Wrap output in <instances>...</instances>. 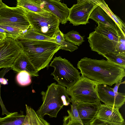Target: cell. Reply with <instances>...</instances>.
<instances>
[{
	"mask_svg": "<svg viewBox=\"0 0 125 125\" xmlns=\"http://www.w3.org/2000/svg\"><path fill=\"white\" fill-rule=\"evenodd\" d=\"M59 45L60 47V49L69 51L71 52H73L78 48L77 46L72 43L66 41L65 40L62 41Z\"/></svg>",
	"mask_w": 125,
	"mask_h": 125,
	"instance_id": "obj_29",
	"label": "cell"
},
{
	"mask_svg": "<svg viewBox=\"0 0 125 125\" xmlns=\"http://www.w3.org/2000/svg\"><path fill=\"white\" fill-rule=\"evenodd\" d=\"M77 67L82 76L99 84L111 86L122 82L125 76V67L104 59L97 60L84 57L78 61Z\"/></svg>",
	"mask_w": 125,
	"mask_h": 125,
	"instance_id": "obj_1",
	"label": "cell"
},
{
	"mask_svg": "<svg viewBox=\"0 0 125 125\" xmlns=\"http://www.w3.org/2000/svg\"><path fill=\"white\" fill-rule=\"evenodd\" d=\"M11 68L18 73L22 71L26 72L31 76H39L38 72L36 71L28 56L22 51L15 60Z\"/></svg>",
	"mask_w": 125,
	"mask_h": 125,
	"instance_id": "obj_15",
	"label": "cell"
},
{
	"mask_svg": "<svg viewBox=\"0 0 125 125\" xmlns=\"http://www.w3.org/2000/svg\"><path fill=\"white\" fill-rule=\"evenodd\" d=\"M125 83V81L123 82L120 83H115V85L113 89L114 93L115 94H117L118 93V89L119 85Z\"/></svg>",
	"mask_w": 125,
	"mask_h": 125,
	"instance_id": "obj_34",
	"label": "cell"
},
{
	"mask_svg": "<svg viewBox=\"0 0 125 125\" xmlns=\"http://www.w3.org/2000/svg\"><path fill=\"white\" fill-rule=\"evenodd\" d=\"M99 83L81 75L73 85L67 88V94L77 102L94 103L100 102L97 92Z\"/></svg>",
	"mask_w": 125,
	"mask_h": 125,
	"instance_id": "obj_5",
	"label": "cell"
},
{
	"mask_svg": "<svg viewBox=\"0 0 125 125\" xmlns=\"http://www.w3.org/2000/svg\"><path fill=\"white\" fill-rule=\"evenodd\" d=\"M65 40L74 45L79 46L84 41L83 37L76 31L73 30L63 34Z\"/></svg>",
	"mask_w": 125,
	"mask_h": 125,
	"instance_id": "obj_23",
	"label": "cell"
},
{
	"mask_svg": "<svg viewBox=\"0 0 125 125\" xmlns=\"http://www.w3.org/2000/svg\"><path fill=\"white\" fill-rule=\"evenodd\" d=\"M25 116L22 112L11 113L5 117H0V125H22Z\"/></svg>",
	"mask_w": 125,
	"mask_h": 125,
	"instance_id": "obj_20",
	"label": "cell"
},
{
	"mask_svg": "<svg viewBox=\"0 0 125 125\" xmlns=\"http://www.w3.org/2000/svg\"><path fill=\"white\" fill-rule=\"evenodd\" d=\"M90 19L112 28L117 33L118 28L115 22L98 5L92 11Z\"/></svg>",
	"mask_w": 125,
	"mask_h": 125,
	"instance_id": "obj_16",
	"label": "cell"
},
{
	"mask_svg": "<svg viewBox=\"0 0 125 125\" xmlns=\"http://www.w3.org/2000/svg\"><path fill=\"white\" fill-rule=\"evenodd\" d=\"M41 94L43 103L36 113L42 118L45 115L56 117L63 106H68L71 103L65 87L55 83L48 85L46 91H42Z\"/></svg>",
	"mask_w": 125,
	"mask_h": 125,
	"instance_id": "obj_3",
	"label": "cell"
},
{
	"mask_svg": "<svg viewBox=\"0 0 125 125\" xmlns=\"http://www.w3.org/2000/svg\"><path fill=\"white\" fill-rule=\"evenodd\" d=\"M23 11L30 24L31 29L38 33L54 39L60 23L56 16L47 11L37 13Z\"/></svg>",
	"mask_w": 125,
	"mask_h": 125,
	"instance_id": "obj_4",
	"label": "cell"
},
{
	"mask_svg": "<svg viewBox=\"0 0 125 125\" xmlns=\"http://www.w3.org/2000/svg\"><path fill=\"white\" fill-rule=\"evenodd\" d=\"M63 123L62 125H84L82 123L79 122H72L70 119L69 116L64 117Z\"/></svg>",
	"mask_w": 125,
	"mask_h": 125,
	"instance_id": "obj_31",
	"label": "cell"
},
{
	"mask_svg": "<svg viewBox=\"0 0 125 125\" xmlns=\"http://www.w3.org/2000/svg\"><path fill=\"white\" fill-rule=\"evenodd\" d=\"M117 33L118 42L114 53L125 56V35L118 28Z\"/></svg>",
	"mask_w": 125,
	"mask_h": 125,
	"instance_id": "obj_25",
	"label": "cell"
},
{
	"mask_svg": "<svg viewBox=\"0 0 125 125\" xmlns=\"http://www.w3.org/2000/svg\"><path fill=\"white\" fill-rule=\"evenodd\" d=\"M7 6L2 2V0H0V10L6 7Z\"/></svg>",
	"mask_w": 125,
	"mask_h": 125,
	"instance_id": "obj_36",
	"label": "cell"
},
{
	"mask_svg": "<svg viewBox=\"0 0 125 125\" xmlns=\"http://www.w3.org/2000/svg\"><path fill=\"white\" fill-rule=\"evenodd\" d=\"M76 103L79 116L82 123L83 125H89L96 117L101 104L100 102L94 103L76 102Z\"/></svg>",
	"mask_w": 125,
	"mask_h": 125,
	"instance_id": "obj_14",
	"label": "cell"
},
{
	"mask_svg": "<svg viewBox=\"0 0 125 125\" xmlns=\"http://www.w3.org/2000/svg\"><path fill=\"white\" fill-rule=\"evenodd\" d=\"M92 50L103 56L109 53H114L117 42L110 40L95 31L90 33L87 38Z\"/></svg>",
	"mask_w": 125,
	"mask_h": 125,
	"instance_id": "obj_10",
	"label": "cell"
},
{
	"mask_svg": "<svg viewBox=\"0 0 125 125\" xmlns=\"http://www.w3.org/2000/svg\"><path fill=\"white\" fill-rule=\"evenodd\" d=\"M17 1V6L23 10L37 13L46 11L42 6V0H18Z\"/></svg>",
	"mask_w": 125,
	"mask_h": 125,
	"instance_id": "obj_17",
	"label": "cell"
},
{
	"mask_svg": "<svg viewBox=\"0 0 125 125\" xmlns=\"http://www.w3.org/2000/svg\"><path fill=\"white\" fill-rule=\"evenodd\" d=\"M0 33L4 35L7 38H10L15 40L14 37L4 29L0 27Z\"/></svg>",
	"mask_w": 125,
	"mask_h": 125,
	"instance_id": "obj_33",
	"label": "cell"
},
{
	"mask_svg": "<svg viewBox=\"0 0 125 125\" xmlns=\"http://www.w3.org/2000/svg\"><path fill=\"white\" fill-rule=\"evenodd\" d=\"M6 38L4 35L0 33V45L4 42Z\"/></svg>",
	"mask_w": 125,
	"mask_h": 125,
	"instance_id": "obj_35",
	"label": "cell"
},
{
	"mask_svg": "<svg viewBox=\"0 0 125 125\" xmlns=\"http://www.w3.org/2000/svg\"><path fill=\"white\" fill-rule=\"evenodd\" d=\"M26 114L22 125H50L43 118L39 117L31 107L25 104Z\"/></svg>",
	"mask_w": 125,
	"mask_h": 125,
	"instance_id": "obj_18",
	"label": "cell"
},
{
	"mask_svg": "<svg viewBox=\"0 0 125 125\" xmlns=\"http://www.w3.org/2000/svg\"><path fill=\"white\" fill-rule=\"evenodd\" d=\"M98 26L94 29L95 31L109 39L118 42L117 33L112 28L103 24L97 23Z\"/></svg>",
	"mask_w": 125,
	"mask_h": 125,
	"instance_id": "obj_21",
	"label": "cell"
},
{
	"mask_svg": "<svg viewBox=\"0 0 125 125\" xmlns=\"http://www.w3.org/2000/svg\"><path fill=\"white\" fill-rule=\"evenodd\" d=\"M18 38L33 40L49 41L55 43L56 42L55 39L50 38L36 32L30 28L21 36Z\"/></svg>",
	"mask_w": 125,
	"mask_h": 125,
	"instance_id": "obj_22",
	"label": "cell"
},
{
	"mask_svg": "<svg viewBox=\"0 0 125 125\" xmlns=\"http://www.w3.org/2000/svg\"><path fill=\"white\" fill-rule=\"evenodd\" d=\"M97 92L100 101L105 105L119 109L125 104V94L118 92L115 94L113 88L106 85L99 84Z\"/></svg>",
	"mask_w": 125,
	"mask_h": 125,
	"instance_id": "obj_11",
	"label": "cell"
},
{
	"mask_svg": "<svg viewBox=\"0 0 125 125\" xmlns=\"http://www.w3.org/2000/svg\"><path fill=\"white\" fill-rule=\"evenodd\" d=\"M54 39L56 40L55 43L59 45L62 41L65 40L63 34L60 31L59 28L56 34Z\"/></svg>",
	"mask_w": 125,
	"mask_h": 125,
	"instance_id": "obj_30",
	"label": "cell"
},
{
	"mask_svg": "<svg viewBox=\"0 0 125 125\" xmlns=\"http://www.w3.org/2000/svg\"><path fill=\"white\" fill-rule=\"evenodd\" d=\"M0 25L16 28L25 32L30 28L24 11L17 6H7L0 10Z\"/></svg>",
	"mask_w": 125,
	"mask_h": 125,
	"instance_id": "obj_7",
	"label": "cell"
},
{
	"mask_svg": "<svg viewBox=\"0 0 125 125\" xmlns=\"http://www.w3.org/2000/svg\"><path fill=\"white\" fill-rule=\"evenodd\" d=\"M15 40L38 72L48 68L54 55L60 49V45L51 42L20 38Z\"/></svg>",
	"mask_w": 125,
	"mask_h": 125,
	"instance_id": "obj_2",
	"label": "cell"
},
{
	"mask_svg": "<svg viewBox=\"0 0 125 125\" xmlns=\"http://www.w3.org/2000/svg\"><path fill=\"white\" fill-rule=\"evenodd\" d=\"M89 125H111L95 117ZM121 125H125V123Z\"/></svg>",
	"mask_w": 125,
	"mask_h": 125,
	"instance_id": "obj_32",
	"label": "cell"
},
{
	"mask_svg": "<svg viewBox=\"0 0 125 125\" xmlns=\"http://www.w3.org/2000/svg\"><path fill=\"white\" fill-rule=\"evenodd\" d=\"M31 76L27 72L22 71L18 73L16 77V80L20 85L25 86L28 85L31 83Z\"/></svg>",
	"mask_w": 125,
	"mask_h": 125,
	"instance_id": "obj_27",
	"label": "cell"
},
{
	"mask_svg": "<svg viewBox=\"0 0 125 125\" xmlns=\"http://www.w3.org/2000/svg\"><path fill=\"white\" fill-rule=\"evenodd\" d=\"M109 62L125 67V56L114 53L105 54L103 56Z\"/></svg>",
	"mask_w": 125,
	"mask_h": 125,
	"instance_id": "obj_24",
	"label": "cell"
},
{
	"mask_svg": "<svg viewBox=\"0 0 125 125\" xmlns=\"http://www.w3.org/2000/svg\"><path fill=\"white\" fill-rule=\"evenodd\" d=\"M60 0H42V6L45 10L50 12L58 19L60 23L65 24L68 21L70 8Z\"/></svg>",
	"mask_w": 125,
	"mask_h": 125,
	"instance_id": "obj_12",
	"label": "cell"
},
{
	"mask_svg": "<svg viewBox=\"0 0 125 125\" xmlns=\"http://www.w3.org/2000/svg\"><path fill=\"white\" fill-rule=\"evenodd\" d=\"M99 6L115 22L118 29L125 35V24L118 16L115 14L103 0H92Z\"/></svg>",
	"mask_w": 125,
	"mask_h": 125,
	"instance_id": "obj_19",
	"label": "cell"
},
{
	"mask_svg": "<svg viewBox=\"0 0 125 125\" xmlns=\"http://www.w3.org/2000/svg\"><path fill=\"white\" fill-rule=\"evenodd\" d=\"M22 51L15 40L6 38L0 45V69L11 68L15 60Z\"/></svg>",
	"mask_w": 125,
	"mask_h": 125,
	"instance_id": "obj_9",
	"label": "cell"
},
{
	"mask_svg": "<svg viewBox=\"0 0 125 125\" xmlns=\"http://www.w3.org/2000/svg\"><path fill=\"white\" fill-rule=\"evenodd\" d=\"M77 2L70 8L68 21L75 26L89 23V16L98 5L92 0H77Z\"/></svg>",
	"mask_w": 125,
	"mask_h": 125,
	"instance_id": "obj_8",
	"label": "cell"
},
{
	"mask_svg": "<svg viewBox=\"0 0 125 125\" xmlns=\"http://www.w3.org/2000/svg\"><path fill=\"white\" fill-rule=\"evenodd\" d=\"M50 66L54 67L51 75L58 84L67 88L74 84L79 79L80 72L65 58L55 57Z\"/></svg>",
	"mask_w": 125,
	"mask_h": 125,
	"instance_id": "obj_6",
	"label": "cell"
},
{
	"mask_svg": "<svg viewBox=\"0 0 125 125\" xmlns=\"http://www.w3.org/2000/svg\"><path fill=\"white\" fill-rule=\"evenodd\" d=\"M0 27L12 35L14 37L15 40L25 33L20 29L9 26L0 25Z\"/></svg>",
	"mask_w": 125,
	"mask_h": 125,
	"instance_id": "obj_28",
	"label": "cell"
},
{
	"mask_svg": "<svg viewBox=\"0 0 125 125\" xmlns=\"http://www.w3.org/2000/svg\"><path fill=\"white\" fill-rule=\"evenodd\" d=\"M96 118L111 125H121L125 122L119 109L101 104Z\"/></svg>",
	"mask_w": 125,
	"mask_h": 125,
	"instance_id": "obj_13",
	"label": "cell"
},
{
	"mask_svg": "<svg viewBox=\"0 0 125 125\" xmlns=\"http://www.w3.org/2000/svg\"><path fill=\"white\" fill-rule=\"evenodd\" d=\"M71 98L72 103V104L71 105V109L67 111L69 119L72 122H79L82 123L77 108L76 102L72 98Z\"/></svg>",
	"mask_w": 125,
	"mask_h": 125,
	"instance_id": "obj_26",
	"label": "cell"
}]
</instances>
